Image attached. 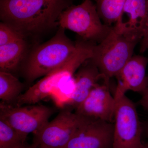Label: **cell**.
Masks as SVG:
<instances>
[{
	"label": "cell",
	"instance_id": "cell-20",
	"mask_svg": "<svg viewBox=\"0 0 148 148\" xmlns=\"http://www.w3.org/2000/svg\"><path fill=\"white\" fill-rule=\"evenodd\" d=\"M15 148H38V147L36 145L33 143V144L31 145H29V144H28L27 146H24V147Z\"/></svg>",
	"mask_w": 148,
	"mask_h": 148
},
{
	"label": "cell",
	"instance_id": "cell-16",
	"mask_svg": "<svg viewBox=\"0 0 148 148\" xmlns=\"http://www.w3.org/2000/svg\"><path fill=\"white\" fill-rule=\"evenodd\" d=\"M126 0H96L97 10L104 24L112 27L122 13Z\"/></svg>",
	"mask_w": 148,
	"mask_h": 148
},
{
	"label": "cell",
	"instance_id": "cell-18",
	"mask_svg": "<svg viewBox=\"0 0 148 148\" xmlns=\"http://www.w3.org/2000/svg\"><path fill=\"white\" fill-rule=\"evenodd\" d=\"M22 39L25 37L8 24L0 23V46Z\"/></svg>",
	"mask_w": 148,
	"mask_h": 148
},
{
	"label": "cell",
	"instance_id": "cell-7",
	"mask_svg": "<svg viewBox=\"0 0 148 148\" xmlns=\"http://www.w3.org/2000/svg\"><path fill=\"white\" fill-rule=\"evenodd\" d=\"M88 118L68 109L63 110L34 134L33 143L41 148H64Z\"/></svg>",
	"mask_w": 148,
	"mask_h": 148
},
{
	"label": "cell",
	"instance_id": "cell-1",
	"mask_svg": "<svg viewBox=\"0 0 148 148\" xmlns=\"http://www.w3.org/2000/svg\"><path fill=\"white\" fill-rule=\"evenodd\" d=\"M69 6L68 0H1L0 17L25 37L59 26Z\"/></svg>",
	"mask_w": 148,
	"mask_h": 148
},
{
	"label": "cell",
	"instance_id": "cell-12",
	"mask_svg": "<svg viewBox=\"0 0 148 148\" xmlns=\"http://www.w3.org/2000/svg\"><path fill=\"white\" fill-rule=\"evenodd\" d=\"M148 20V0H126L121 16L114 26L142 40Z\"/></svg>",
	"mask_w": 148,
	"mask_h": 148
},
{
	"label": "cell",
	"instance_id": "cell-13",
	"mask_svg": "<svg viewBox=\"0 0 148 148\" xmlns=\"http://www.w3.org/2000/svg\"><path fill=\"white\" fill-rule=\"evenodd\" d=\"M84 64L74 75L75 90L67 102L69 105L75 109L87 98L90 91L99 84V81L103 80V76L98 68L90 59L88 64L85 65Z\"/></svg>",
	"mask_w": 148,
	"mask_h": 148
},
{
	"label": "cell",
	"instance_id": "cell-6",
	"mask_svg": "<svg viewBox=\"0 0 148 148\" xmlns=\"http://www.w3.org/2000/svg\"><path fill=\"white\" fill-rule=\"evenodd\" d=\"M112 148H143L142 128L136 107L125 95L116 101Z\"/></svg>",
	"mask_w": 148,
	"mask_h": 148
},
{
	"label": "cell",
	"instance_id": "cell-17",
	"mask_svg": "<svg viewBox=\"0 0 148 148\" xmlns=\"http://www.w3.org/2000/svg\"><path fill=\"white\" fill-rule=\"evenodd\" d=\"M27 137L0 118V148H15L27 146Z\"/></svg>",
	"mask_w": 148,
	"mask_h": 148
},
{
	"label": "cell",
	"instance_id": "cell-21",
	"mask_svg": "<svg viewBox=\"0 0 148 148\" xmlns=\"http://www.w3.org/2000/svg\"><path fill=\"white\" fill-rule=\"evenodd\" d=\"M143 148H148V141L145 144H144Z\"/></svg>",
	"mask_w": 148,
	"mask_h": 148
},
{
	"label": "cell",
	"instance_id": "cell-14",
	"mask_svg": "<svg viewBox=\"0 0 148 148\" xmlns=\"http://www.w3.org/2000/svg\"><path fill=\"white\" fill-rule=\"evenodd\" d=\"M27 49L25 39L0 46V71L12 72L18 68Z\"/></svg>",
	"mask_w": 148,
	"mask_h": 148
},
{
	"label": "cell",
	"instance_id": "cell-23",
	"mask_svg": "<svg viewBox=\"0 0 148 148\" xmlns=\"http://www.w3.org/2000/svg\"><path fill=\"white\" fill-rule=\"evenodd\" d=\"M94 1H96V0H94Z\"/></svg>",
	"mask_w": 148,
	"mask_h": 148
},
{
	"label": "cell",
	"instance_id": "cell-10",
	"mask_svg": "<svg viewBox=\"0 0 148 148\" xmlns=\"http://www.w3.org/2000/svg\"><path fill=\"white\" fill-rule=\"evenodd\" d=\"M109 88L110 86L105 83L99 84L76 108L75 112L86 117L112 123L116 103Z\"/></svg>",
	"mask_w": 148,
	"mask_h": 148
},
{
	"label": "cell",
	"instance_id": "cell-24",
	"mask_svg": "<svg viewBox=\"0 0 148 148\" xmlns=\"http://www.w3.org/2000/svg\"><path fill=\"white\" fill-rule=\"evenodd\" d=\"M38 148H41L38 147Z\"/></svg>",
	"mask_w": 148,
	"mask_h": 148
},
{
	"label": "cell",
	"instance_id": "cell-2",
	"mask_svg": "<svg viewBox=\"0 0 148 148\" xmlns=\"http://www.w3.org/2000/svg\"><path fill=\"white\" fill-rule=\"evenodd\" d=\"M140 42L138 37L113 26L101 42L93 45L90 60L98 68L106 84L110 86L111 78L116 76L133 56L135 46Z\"/></svg>",
	"mask_w": 148,
	"mask_h": 148
},
{
	"label": "cell",
	"instance_id": "cell-15",
	"mask_svg": "<svg viewBox=\"0 0 148 148\" xmlns=\"http://www.w3.org/2000/svg\"><path fill=\"white\" fill-rule=\"evenodd\" d=\"M24 85L12 73L0 71V99L1 103L13 105L22 94Z\"/></svg>",
	"mask_w": 148,
	"mask_h": 148
},
{
	"label": "cell",
	"instance_id": "cell-19",
	"mask_svg": "<svg viewBox=\"0 0 148 148\" xmlns=\"http://www.w3.org/2000/svg\"><path fill=\"white\" fill-rule=\"evenodd\" d=\"M148 50V20L145 34L140 42V51L144 53Z\"/></svg>",
	"mask_w": 148,
	"mask_h": 148
},
{
	"label": "cell",
	"instance_id": "cell-9",
	"mask_svg": "<svg viewBox=\"0 0 148 148\" xmlns=\"http://www.w3.org/2000/svg\"><path fill=\"white\" fill-rule=\"evenodd\" d=\"M114 125L88 118L64 148H112Z\"/></svg>",
	"mask_w": 148,
	"mask_h": 148
},
{
	"label": "cell",
	"instance_id": "cell-3",
	"mask_svg": "<svg viewBox=\"0 0 148 148\" xmlns=\"http://www.w3.org/2000/svg\"><path fill=\"white\" fill-rule=\"evenodd\" d=\"M78 45L66 36L65 29L59 27L53 38L31 53L24 66L25 79L33 82L63 66L73 55Z\"/></svg>",
	"mask_w": 148,
	"mask_h": 148
},
{
	"label": "cell",
	"instance_id": "cell-8",
	"mask_svg": "<svg viewBox=\"0 0 148 148\" xmlns=\"http://www.w3.org/2000/svg\"><path fill=\"white\" fill-rule=\"evenodd\" d=\"M53 112V109L43 105L16 106L1 102L0 104V118L27 137L44 127Z\"/></svg>",
	"mask_w": 148,
	"mask_h": 148
},
{
	"label": "cell",
	"instance_id": "cell-11",
	"mask_svg": "<svg viewBox=\"0 0 148 148\" xmlns=\"http://www.w3.org/2000/svg\"><path fill=\"white\" fill-rule=\"evenodd\" d=\"M148 58L133 56L116 76L117 79L114 97L116 103L130 90L142 93L148 88V77L146 71Z\"/></svg>",
	"mask_w": 148,
	"mask_h": 148
},
{
	"label": "cell",
	"instance_id": "cell-22",
	"mask_svg": "<svg viewBox=\"0 0 148 148\" xmlns=\"http://www.w3.org/2000/svg\"><path fill=\"white\" fill-rule=\"evenodd\" d=\"M147 133L148 136V121L147 123Z\"/></svg>",
	"mask_w": 148,
	"mask_h": 148
},
{
	"label": "cell",
	"instance_id": "cell-4",
	"mask_svg": "<svg viewBox=\"0 0 148 148\" xmlns=\"http://www.w3.org/2000/svg\"><path fill=\"white\" fill-rule=\"evenodd\" d=\"M93 46L92 45L78 42L76 51L69 61L44 77L22 93L14 106L36 104L50 95L61 83L73 79L79 67L92 58Z\"/></svg>",
	"mask_w": 148,
	"mask_h": 148
},
{
	"label": "cell",
	"instance_id": "cell-5",
	"mask_svg": "<svg viewBox=\"0 0 148 148\" xmlns=\"http://www.w3.org/2000/svg\"><path fill=\"white\" fill-rule=\"evenodd\" d=\"M59 26L77 34L86 40L98 44L109 34L112 27L104 24L92 0L67 7L59 16Z\"/></svg>",
	"mask_w": 148,
	"mask_h": 148
}]
</instances>
